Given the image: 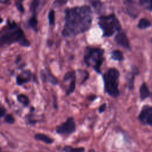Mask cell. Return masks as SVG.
<instances>
[{
    "mask_svg": "<svg viewBox=\"0 0 152 152\" xmlns=\"http://www.w3.org/2000/svg\"><path fill=\"white\" fill-rule=\"evenodd\" d=\"M32 77V74L30 70H25L18 74L16 78V83L18 86H22L23 84L30 81Z\"/></svg>",
    "mask_w": 152,
    "mask_h": 152,
    "instance_id": "obj_10",
    "label": "cell"
},
{
    "mask_svg": "<svg viewBox=\"0 0 152 152\" xmlns=\"http://www.w3.org/2000/svg\"><path fill=\"white\" fill-rule=\"evenodd\" d=\"M89 2L96 12H100L102 11L103 4L100 0H89Z\"/></svg>",
    "mask_w": 152,
    "mask_h": 152,
    "instance_id": "obj_18",
    "label": "cell"
},
{
    "mask_svg": "<svg viewBox=\"0 0 152 152\" xmlns=\"http://www.w3.org/2000/svg\"><path fill=\"white\" fill-rule=\"evenodd\" d=\"M119 75V71L115 68H109L103 75L104 92L112 97H118L120 94L118 88Z\"/></svg>",
    "mask_w": 152,
    "mask_h": 152,
    "instance_id": "obj_4",
    "label": "cell"
},
{
    "mask_svg": "<svg viewBox=\"0 0 152 152\" xmlns=\"http://www.w3.org/2000/svg\"><path fill=\"white\" fill-rule=\"evenodd\" d=\"M150 96V91L145 83H143L140 88V99L143 101Z\"/></svg>",
    "mask_w": 152,
    "mask_h": 152,
    "instance_id": "obj_14",
    "label": "cell"
},
{
    "mask_svg": "<svg viewBox=\"0 0 152 152\" xmlns=\"http://www.w3.org/2000/svg\"><path fill=\"white\" fill-rule=\"evenodd\" d=\"M23 1V0H16L15 1V5H16L18 10L19 11H20L21 12H24V8L22 5Z\"/></svg>",
    "mask_w": 152,
    "mask_h": 152,
    "instance_id": "obj_27",
    "label": "cell"
},
{
    "mask_svg": "<svg viewBox=\"0 0 152 152\" xmlns=\"http://www.w3.org/2000/svg\"><path fill=\"white\" fill-rule=\"evenodd\" d=\"M111 58L115 61L121 62L124 60V55L122 52L119 50H114L111 52Z\"/></svg>",
    "mask_w": 152,
    "mask_h": 152,
    "instance_id": "obj_17",
    "label": "cell"
},
{
    "mask_svg": "<svg viewBox=\"0 0 152 152\" xmlns=\"http://www.w3.org/2000/svg\"><path fill=\"white\" fill-rule=\"evenodd\" d=\"M48 20L50 26L55 24V12L53 10H51L48 14Z\"/></svg>",
    "mask_w": 152,
    "mask_h": 152,
    "instance_id": "obj_24",
    "label": "cell"
},
{
    "mask_svg": "<svg viewBox=\"0 0 152 152\" xmlns=\"http://www.w3.org/2000/svg\"><path fill=\"white\" fill-rule=\"evenodd\" d=\"M46 0H33L30 5V10L33 15L36 16L37 12L43 7Z\"/></svg>",
    "mask_w": 152,
    "mask_h": 152,
    "instance_id": "obj_13",
    "label": "cell"
},
{
    "mask_svg": "<svg viewBox=\"0 0 152 152\" xmlns=\"http://www.w3.org/2000/svg\"><path fill=\"white\" fill-rule=\"evenodd\" d=\"M65 24L62 35L72 37L88 31L93 20L92 11L88 6L74 7L65 11Z\"/></svg>",
    "mask_w": 152,
    "mask_h": 152,
    "instance_id": "obj_1",
    "label": "cell"
},
{
    "mask_svg": "<svg viewBox=\"0 0 152 152\" xmlns=\"http://www.w3.org/2000/svg\"><path fill=\"white\" fill-rule=\"evenodd\" d=\"M96 98V96H90V97H89V99L91 100H94Z\"/></svg>",
    "mask_w": 152,
    "mask_h": 152,
    "instance_id": "obj_30",
    "label": "cell"
},
{
    "mask_svg": "<svg viewBox=\"0 0 152 152\" xmlns=\"http://www.w3.org/2000/svg\"><path fill=\"white\" fill-rule=\"evenodd\" d=\"M64 81H69V84L68 88L66 89L65 94L66 96H69L73 93L75 89L76 86V74L75 71H71L67 72L64 76Z\"/></svg>",
    "mask_w": 152,
    "mask_h": 152,
    "instance_id": "obj_8",
    "label": "cell"
},
{
    "mask_svg": "<svg viewBox=\"0 0 152 152\" xmlns=\"http://www.w3.org/2000/svg\"><path fill=\"white\" fill-rule=\"evenodd\" d=\"M40 78L43 83L48 82L53 86H56L58 84L57 78L52 75L50 72L45 70H42L40 72Z\"/></svg>",
    "mask_w": 152,
    "mask_h": 152,
    "instance_id": "obj_11",
    "label": "cell"
},
{
    "mask_svg": "<svg viewBox=\"0 0 152 152\" xmlns=\"http://www.w3.org/2000/svg\"><path fill=\"white\" fill-rule=\"evenodd\" d=\"M17 99L18 102H20V103H21L24 106H27L29 104L30 101H29L28 97L24 94H18L17 97Z\"/></svg>",
    "mask_w": 152,
    "mask_h": 152,
    "instance_id": "obj_21",
    "label": "cell"
},
{
    "mask_svg": "<svg viewBox=\"0 0 152 152\" xmlns=\"http://www.w3.org/2000/svg\"><path fill=\"white\" fill-rule=\"evenodd\" d=\"M98 24L103 31L102 37H109L116 31L121 30V25L115 14L101 16L99 18Z\"/></svg>",
    "mask_w": 152,
    "mask_h": 152,
    "instance_id": "obj_5",
    "label": "cell"
},
{
    "mask_svg": "<svg viewBox=\"0 0 152 152\" xmlns=\"http://www.w3.org/2000/svg\"><path fill=\"white\" fill-rule=\"evenodd\" d=\"M128 13L131 17L135 18L138 14V10L133 0H125L124 2Z\"/></svg>",
    "mask_w": 152,
    "mask_h": 152,
    "instance_id": "obj_12",
    "label": "cell"
},
{
    "mask_svg": "<svg viewBox=\"0 0 152 152\" xmlns=\"http://www.w3.org/2000/svg\"><path fill=\"white\" fill-rule=\"evenodd\" d=\"M37 24L38 21L36 18V16L32 15V17L28 21V25L29 26V27H31L36 32L38 31Z\"/></svg>",
    "mask_w": 152,
    "mask_h": 152,
    "instance_id": "obj_20",
    "label": "cell"
},
{
    "mask_svg": "<svg viewBox=\"0 0 152 152\" xmlns=\"http://www.w3.org/2000/svg\"><path fill=\"white\" fill-rule=\"evenodd\" d=\"M104 50L100 48L87 46L84 53V62L88 67L92 68L97 74H100V68L104 61Z\"/></svg>",
    "mask_w": 152,
    "mask_h": 152,
    "instance_id": "obj_3",
    "label": "cell"
},
{
    "mask_svg": "<svg viewBox=\"0 0 152 152\" xmlns=\"http://www.w3.org/2000/svg\"><path fill=\"white\" fill-rule=\"evenodd\" d=\"M76 131V124L72 117H69L64 122L57 126L55 129L56 134L64 135H69Z\"/></svg>",
    "mask_w": 152,
    "mask_h": 152,
    "instance_id": "obj_6",
    "label": "cell"
},
{
    "mask_svg": "<svg viewBox=\"0 0 152 152\" xmlns=\"http://www.w3.org/2000/svg\"><path fill=\"white\" fill-rule=\"evenodd\" d=\"M85 150L84 148L81 147V148H74L70 146H65L62 149V151H74V152H82L84 151Z\"/></svg>",
    "mask_w": 152,
    "mask_h": 152,
    "instance_id": "obj_22",
    "label": "cell"
},
{
    "mask_svg": "<svg viewBox=\"0 0 152 152\" xmlns=\"http://www.w3.org/2000/svg\"><path fill=\"white\" fill-rule=\"evenodd\" d=\"M1 148H0V151H1Z\"/></svg>",
    "mask_w": 152,
    "mask_h": 152,
    "instance_id": "obj_32",
    "label": "cell"
},
{
    "mask_svg": "<svg viewBox=\"0 0 152 152\" xmlns=\"http://www.w3.org/2000/svg\"><path fill=\"white\" fill-rule=\"evenodd\" d=\"M16 43L23 47L30 46L29 40L20 26L14 21L8 20L7 26L0 30V48Z\"/></svg>",
    "mask_w": 152,
    "mask_h": 152,
    "instance_id": "obj_2",
    "label": "cell"
},
{
    "mask_svg": "<svg viewBox=\"0 0 152 152\" xmlns=\"http://www.w3.org/2000/svg\"><path fill=\"white\" fill-rule=\"evenodd\" d=\"M106 106H107V105H106V103H103L102 105H100V107H99V112L100 113H103V112H104V110H105L106 109Z\"/></svg>",
    "mask_w": 152,
    "mask_h": 152,
    "instance_id": "obj_28",
    "label": "cell"
},
{
    "mask_svg": "<svg viewBox=\"0 0 152 152\" xmlns=\"http://www.w3.org/2000/svg\"><path fill=\"white\" fill-rule=\"evenodd\" d=\"M2 20H2V18L0 17V23H1L2 22Z\"/></svg>",
    "mask_w": 152,
    "mask_h": 152,
    "instance_id": "obj_31",
    "label": "cell"
},
{
    "mask_svg": "<svg viewBox=\"0 0 152 152\" xmlns=\"http://www.w3.org/2000/svg\"><path fill=\"white\" fill-rule=\"evenodd\" d=\"M138 120L143 125H152V107L145 104L143 106L138 116Z\"/></svg>",
    "mask_w": 152,
    "mask_h": 152,
    "instance_id": "obj_7",
    "label": "cell"
},
{
    "mask_svg": "<svg viewBox=\"0 0 152 152\" xmlns=\"http://www.w3.org/2000/svg\"><path fill=\"white\" fill-rule=\"evenodd\" d=\"M5 122L9 124H12L15 122V119L13 117V116L11 114H7L5 116Z\"/></svg>",
    "mask_w": 152,
    "mask_h": 152,
    "instance_id": "obj_26",
    "label": "cell"
},
{
    "mask_svg": "<svg viewBox=\"0 0 152 152\" xmlns=\"http://www.w3.org/2000/svg\"><path fill=\"white\" fill-rule=\"evenodd\" d=\"M135 74L133 72H129L126 75V81L128 88L132 90L134 88V80Z\"/></svg>",
    "mask_w": 152,
    "mask_h": 152,
    "instance_id": "obj_16",
    "label": "cell"
},
{
    "mask_svg": "<svg viewBox=\"0 0 152 152\" xmlns=\"http://www.w3.org/2000/svg\"><path fill=\"white\" fill-rule=\"evenodd\" d=\"M151 26V22L146 18H141L137 25V27L140 29H145L150 27Z\"/></svg>",
    "mask_w": 152,
    "mask_h": 152,
    "instance_id": "obj_19",
    "label": "cell"
},
{
    "mask_svg": "<svg viewBox=\"0 0 152 152\" xmlns=\"http://www.w3.org/2000/svg\"><path fill=\"white\" fill-rule=\"evenodd\" d=\"M114 40L118 46L129 50H131L129 39L126 33L123 30H120L118 31L114 38Z\"/></svg>",
    "mask_w": 152,
    "mask_h": 152,
    "instance_id": "obj_9",
    "label": "cell"
},
{
    "mask_svg": "<svg viewBox=\"0 0 152 152\" xmlns=\"http://www.w3.org/2000/svg\"><path fill=\"white\" fill-rule=\"evenodd\" d=\"M7 112V110L4 106H0V118L4 116Z\"/></svg>",
    "mask_w": 152,
    "mask_h": 152,
    "instance_id": "obj_29",
    "label": "cell"
},
{
    "mask_svg": "<svg viewBox=\"0 0 152 152\" xmlns=\"http://www.w3.org/2000/svg\"><path fill=\"white\" fill-rule=\"evenodd\" d=\"M151 0H140L141 5L149 11H151Z\"/></svg>",
    "mask_w": 152,
    "mask_h": 152,
    "instance_id": "obj_23",
    "label": "cell"
},
{
    "mask_svg": "<svg viewBox=\"0 0 152 152\" xmlns=\"http://www.w3.org/2000/svg\"><path fill=\"white\" fill-rule=\"evenodd\" d=\"M34 138L36 140L43 141L48 144H51L53 143V141H54V140L52 138H51L50 137L48 136L47 135H45L44 134H41V133H38V134H35L34 136Z\"/></svg>",
    "mask_w": 152,
    "mask_h": 152,
    "instance_id": "obj_15",
    "label": "cell"
},
{
    "mask_svg": "<svg viewBox=\"0 0 152 152\" xmlns=\"http://www.w3.org/2000/svg\"><path fill=\"white\" fill-rule=\"evenodd\" d=\"M69 0H55L53 3V7L54 8H58L65 5Z\"/></svg>",
    "mask_w": 152,
    "mask_h": 152,
    "instance_id": "obj_25",
    "label": "cell"
}]
</instances>
